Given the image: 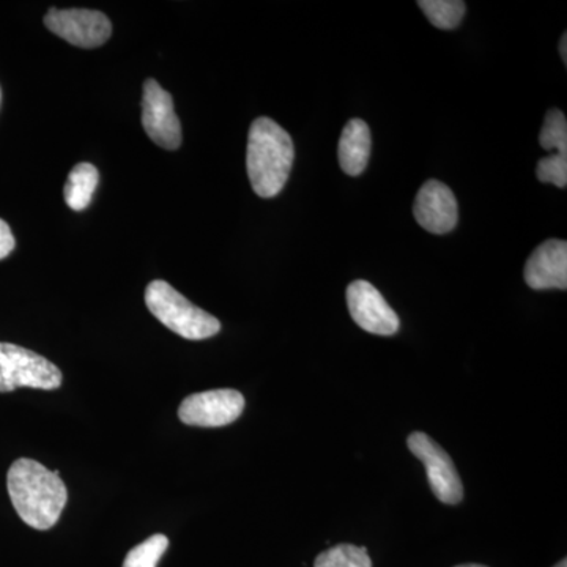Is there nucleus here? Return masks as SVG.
Instances as JSON below:
<instances>
[{
	"mask_svg": "<svg viewBox=\"0 0 567 567\" xmlns=\"http://www.w3.org/2000/svg\"><path fill=\"white\" fill-rule=\"evenodd\" d=\"M145 305L164 327L188 341H204L221 331V322L216 317L197 308L162 279L148 284L145 289Z\"/></svg>",
	"mask_w": 567,
	"mask_h": 567,
	"instance_id": "3",
	"label": "nucleus"
},
{
	"mask_svg": "<svg viewBox=\"0 0 567 567\" xmlns=\"http://www.w3.org/2000/svg\"><path fill=\"white\" fill-rule=\"evenodd\" d=\"M525 281L533 290L567 289V244L547 240L537 246L527 265Z\"/></svg>",
	"mask_w": 567,
	"mask_h": 567,
	"instance_id": "11",
	"label": "nucleus"
},
{
	"mask_svg": "<svg viewBox=\"0 0 567 567\" xmlns=\"http://www.w3.org/2000/svg\"><path fill=\"white\" fill-rule=\"evenodd\" d=\"M456 567H487V566H483V565H461V566H456Z\"/></svg>",
	"mask_w": 567,
	"mask_h": 567,
	"instance_id": "22",
	"label": "nucleus"
},
{
	"mask_svg": "<svg viewBox=\"0 0 567 567\" xmlns=\"http://www.w3.org/2000/svg\"><path fill=\"white\" fill-rule=\"evenodd\" d=\"M59 475V470L50 472L32 458H18L11 464L7 475L11 505L29 527L47 532L61 518L69 491Z\"/></svg>",
	"mask_w": 567,
	"mask_h": 567,
	"instance_id": "1",
	"label": "nucleus"
},
{
	"mask_svg": "<svg viewBox=\"0 0 567 567\" xmlns=\"http://www.w3.org/2000/svg\"><path fill=\"white\" fill-rule=\"evenodd\" d=\"M371 130L368 123L352 118L342 130L339 140L338 155L342 171L352 177L363 174L371 158Z\"/></svg>",
	"mask_w": 567,
	"mask_h": 567,
	"instance_id": "12",
	"label": "nucleus"
},
{
	"mask_svg": "<svg viewBox=\"0 0 567 567\" xmlns=\"http://www.w3.org/2000/svg\"><path fill=\"white\" fill-rule=\"evenodd\" d=\"M62 371L41 354L24 347L0 342V393L17 388L54 391L62 385Z\"/></svg>",
	"mask_w": 567,
	"mask_h": 567,
	"instance_id": "4",
	"label": "nucleus"
},
{
	"mask_svg": "<svg viewBox=\"0 0 567 567\" xmlns=\"http://www.w3.org/2000/svg\"><path fill=\"white\" fill-rule=\"evenodd\" d=\"M167 547H169L167 536L159 535V533L153 535L126 554L122 567H156L159 559L166 554Z\"/></svg>",
	"mask_w": 567,
	"mask_h": 567,
	"instance_id": "16",
	"label": "nucleus"
},
{
	"mask_svg": "<svg viewBox=\"0 0 567 567\" xmlns=\"http://www.w3.org/2000/svg\"><path fill=\"white\" fill-rule=\"evenodd\" d=\"M142 126L148 137L166 151L182 145V125L174 110V100L155 80H147L142 96Z\"/></svg>",
	"mask_w": 567,
	"mask_h": 567,
	"instance_id": "8",
	"label": "nucleus"
},
{
	"mask_svg": "<svg viewBox=\"0 0 567 567\" xmlns=\"http://www.w3.org/2000/svg\"><path fill=\"white\" fill-rule=\"evenodd\" d=\"M554 567H567V559H561V561L557 563Z\"/></svg>",
	"mask_w": 567,
	"mask_h": 567,
	"instance_id": "21",
	"label": "nucleus"
},
{
	"mask_svg": "<svg viewBox=\"0 0 567 567\" xmlns=\"http://www.w3.org/2000/svg\"><path fill=\"white\" fill-rule=\"evenodd\" d=\"M245 395L237 390L204 391L183 399L178 417L183 424L194 427H224L235 423L244 413Z\"/></svg>",
	"mask_w": 567,
	"mask_h": 567,
	"instance_id": "6",
	"label": "nucleus"
},
{
	"mask_svg": "<svg viewBox=\"0 0 567 567\" xmlns=\"http://www.w3.org/2000/svg\"><path fill=\"white\" fill-rule=\"evenodd\" d=\"M315 567H372V559L365 547L339 544L322 551L316 558Z\"/></svg>",
	"mask_w": 567,
	"mask_h": 567,
	"instance_id": "15",
	"label": "nucleus"
},
{
	"mask_svg": "<svg viewBox=\"0 0 567 567\" xmlns=\"http://www.w3.org/2000/svg\"><path fill=\"white\" fill-rule=\"evenodd\" d=\"M413 215L417 224L427 233L435 235L451 233L458 221L456 196L445 183L427 181L417 192Z\"/></svg>",
	"mask_w": 567,
	"mask_h": 567,
	"instance_id": "10",
	"label": "nucleus"
},
{
	"mask_svg": "<svg viewBox=\"0 0 567 567\" xmlns=\"http://www.w3.org/2000/svg\"><path fill=\"white\" fill-rule=\"evenodd\" d=\"M99 181V169L93 164L80 163L73 167L63 189L65 203L71 210L81 212L89 207Z\"/></svg>",
	"mask_w": 567,
	"mask_h": 567,
	"instance_id": "13",
	"label": "nucleus"
},
{
	"mask_svg": "<svg viewBox=\"0 0 567 567\" xmlns=\"http://www.w3.org/2000/svg\"><path fill=\"white\" fill-rule=\"evenodd\" d=\"M540 147L547 152L559 153L567 156V121L561 111L547 112L543 130L539 134Z\"/></svg>",
	"mask_w": 567,
	"mask_h": 567,
	"instance_id": "17",
	"label": "nucleus"
},
{
	"mask_svg": "<svg viewBox=\"0 0 567 567\" xmlns=\"http://www.w3.org/2000/svg\"><path fill=\"white\" fill-rule=\"evenodd\" d=\"M406 445H409L410 453L423 462L429 486L436 498L445 505L461 503L464 499V486H462L461 476H458L456 465L450 454L423 432L410 434Z\"/></svg>",
	"mask_w": 567,
	"mask_h": 567,
	"instance_id": "5",
	"label": "nucleus"
},
{
	"mask_svg": "<svg viewBox=\"0 0 567 567\" xmlns=\"http://www.w3.org/2000/svg\"><path fill=\"white\" fill-rule=\"evenodd\" d=\"M347 306L358 327L377 336H393L401 320L382 293L368 281H353L347 287Z\"/></svg>",
	"mask_w": 567,
	"mask_h": 567,
	"instance_id": "9",
	"label": "nucleus"
},
{
	"mask_svg": "<svg viewBox=\"0 0 567 567\" xmlns=\"http://www.w3.org/2000/svg\"><path fill=\"white\" fill-rule=\"evenodd\" d=\"M537 178L543 183H554L558 188L567 186V156L554 153L540 159L536 167Z\"/></svg>",
	"mask_w": 567,
	"mask_h": 567,
	"instance_id": "18",
	"label": "nucleus"
},
{
	"mask_svg": "<svg viewBox=\"0 0 567 567\" xmlns=\"http://www.w3.org/2000/svg\"><path fill=\"white\" fill-rule=\"evenodd\" d=\"M14 246H17V241H14L9 224L0 219V260L9 257L13 252Z\"/></svg>",
	"mask_w": 567,
	"mask_h": 567,
	"instance_id": "19",
	"label": "nucleus"
},
{
	"mask_svg": "<svg viewBox=\"0 0 567 567\" xmlns=\"http://www.w3.org/2000/svg\"><path fill=\"white\" fill-rule=\"evenodd\" d=\"M559 54H561L563 62H567V35H563L561 43H559Z\"/></svg>",
	"mask_w": 567,
	"mask_h": 567,
	"instance_id": "20",
	"label": "nucleus"
},
{
	"mask_svg": "<svg viewBox=\"0 0 567 567\" xmlns=\"http://www.w3.org/2000/svg\"><path fill=\"white\" fill-rule=\"evenodd\" d=\"M295 158L290 134L268 117H259L249 128L246 167L254 193L264 199L278 196L289 181Z\"/></svg>",
	"mask_w": 567,
	"mask_h": 567,
	"instance_id": "2",
	"label": "nucleus"
},
{
	"mask_svg": "<svg viewBox=\"0 0 567 567\" xmlns=\"http://www.w3.org/2000/svg\"><path fill=\"white\" fill-rule=\"evenodd\" d=\"M417 6L427 20L442 31L456 29L465 14V2L462 0H421Z\"/></svg>",
	"mask_w": 567,
	"mask_h": 567,
	"instance_id": "14",
	"label": "nucleus"
},
{
	"mask_svg": "<svg viewBox=\"0 0 567 567\" xmlns=\"http://www.w3.org/2000/svg\"><path fill=\"white\" fill-rule=\"evenodd\" d=\"M44 25L54 35L84 50L103 47L112 35L110 18L96 10L51 9L44 17Z\"/></svg>",
	"mask_w": 567,
	"mask_h": 567,
	"instance_id": "7",
	"label": "nucleus"
}]
</instances>
